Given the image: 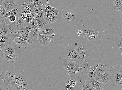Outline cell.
I'll list each match as a JSON object with an SVG mask.
<instances>
[{
    "label": "cell",
    "mask_w": 122,
    "mask_h": 90,
    "mask_svg": "<svg viewBox=\"0 0 122 90\" xmlns=\"http://www.w3.org/2000/svg\"><path fill=\"white\" fill-rule=\"evenodd\" d=\"M63 66L68 74V80L74 79L77 83L79 76L86 72L88 63L86 60L82 59L77 62H72L64 58L63 62Z\"/></svg>",
    "instance_id": "1"
},
{
    "label": "cell",
    "mask_w": 122,
    "mask_h": 90,
    "mask_svg": "<svg viewBox=\"0 0 122 90\" xmlns=\"http://www.w3.org/2000/svg\"><path fill=\"white\" fill-rule=\"evenodd\" d=\"M0 76L8 87L12 86L15 90H27V81L21 74L8 70L3 72Z\"/></svg>",
    "instance_id": "2"
},
{
    "label": "cell",
    "mask_w": 122,
    "mask_h": 90,
    "mask_svg": "<svg viewBox=\"0 0 122 90\" xmlns=\"http://www.w3.org/2000/svg\"><path fill=\"white\" fill-rule=\"evenodd\" d=\"M111 74L110 79L112 83L117 84L122 78V67L119 65L112 66L109 70Z\"/></svg>",
    "instance_id": "3"
},
{
    "label": "cell",
    "mask_w": 122,
    "mask_h": 90,
    "mask_svg": "<svg viewBox=\"0 0 122 90\" xmlns=\"http://www.w3.org/2000/svg\"><path fill=\"white\" fill-rule=\"evenodd\" d=\"M29 45L26 41L19 38H14L11 44L17 52H22L26 51Z\"/></svg>",
    "instance_id": "4"
},
{
    "label": "cell",
    "mask_w": 122,
    "mask_h": 90,
    "mask_svg": "<svg viewBox=\"0 0 122 90\" xmlns=\"http://www.w3.org/2000/svg\"><path fill=\"white\" fill-rule=\"evenodd\" d=\"M73 48L77 52L82 59L86 60L89 56L88 48L83 42L76 43Z\"/></svg>",
    "instance_id": "5"
},
{
    "label": "cell",
    "mask_w": 122,
    "mask_h": 90,
    "mask_svg": "<svg viewBox=\"0 0 122 90\" xmlns=\"http://www.w3.org/2000/svg\"><path fill=\"white\" fill-rule=\"evenodd\" d=\"M65 57L66 59L70 62H77L82 59L78 53L72 48H69L65 53Z\"/></svg>",
    "instance_id": "6"
},
{
    "label": "cell",
    "mask_w": 122,
    "mask_h": 90,
    "mask_svg": "<svg viewBox=\"0 0 122 90\" xmlns=\"http://www.w3.org/2000/svg\"><path fill=\"white\" fill-rule=\"evenodd\" d=\"M22 30L27 34L34 36L37 35L41 29H38L35 25L30 22H25Z\"/></svg>",
    "instance_id": "7"
},
{
    "label": "cell",
    "mask_w": 122,
    "mask_h": 90,
    "mask_svg": "<svg viewBox=\"0 0 122 90\" xmlns=\"http://www.w3.org/2000/svg\"><path fill=\"white\" fill-rule=\"evenodd\" d=\"M13 34L14 38H19L23 39L29 45L32 44L34 38L33 36L27 34L22 30L18 31L15 30Z\"/></svg>",
    "instance_id": "8"
},
{
    "label": "cell",
    "mask_w": 122,
    "mask_h": 90,
    "mask_svg": "<svg viewBox=\"0 0 122 90\" xmlns=\"http://www.w3.org/2000/svg\"><path fill=\"white\" fill-rule=\"evenodd\" d=\"M7 19H5L3 23L0 27V33L3 35L8 34L14 33L15 30L12 22L9 24L6 23Z\"/></svg>",
    "instance_id": "9"
},
{
    "label": "cell",
    "mask_w": 122,
    "mask_h": 90,
    "mask_svg": "<svg viewBox=\"0 0 122 90\" xmlns=\"http://www.w3.org/2000/svg\"><path fill=\"white\" fill-rule=\"evenodd\" d=\"M76 14L72 10L69 9L65 11L63 14V21L67 23H70L75 20Z\"/></svg>",
    "instance_id": "10"
},
{
    "label": "cell",
    "mask_w": 122,
    "mask_h": 90,
    "mask_svg": "<svg viewBox=\"0 0 122 90\" xmlns=\"http://www.w3.org/2000/svg\"><path fill=\"white\" fill-rule=\"evenodd\" d=\"M21 12H19L15 16L16 19L15 22H12L15 30H21L22 29L25 23V20L23 19L21 16Z\"/></svg>",
    "instance_id": "11"
},
{
    "label": "cell",
    "mask_w": 122,
    "mask_h": 90,
    "mask_svg": "<svg viewBox=\"0 0 122 90\" xmlns=\"http://www.w3.org/2000/svg\"><path fill=\"white\" fill-rule=\"evenodd\" d=\"M0 5L5 8L7 13L16 8V5L14 0H1Z\"/></svg>",
    "instance_id": "12"
},
{
    "label": "cell",
    "mask_w": 122,
    "mask_h": 90,
    "mask_svg": "<svg viewBox=\"0 0 122 90\" xmlns=\"http://www.w3.org/2000/svg\"><path fill=\"white\" fill-rule=\"evenodd\" d=\"M54 36L51 35L39 34L37 37L39 43L42 46H47L53 39Z\"/></svg>",
    "instance_id": "13"
},
{
    "label": "cell",
    "mask_w": 122,
    "mask_h": 90,
    "mask_svg": "<svg viewBox=\"0 0 122 90\" xmlns=\"http://www.w3.org/2000/svg\"><path fill=\"white\" fill-rule=\"evenodd\" d=\"M99 66H103L106 69H107V66L106 65L99 63L92 64L90 65H88L86 72L88 76L90 78L93 77V72L96 70V67Z\"/></svg>",
    "instance_id": "14"
},
{
    "label": "cell",
    "mask_w": 122,
    "mask_h": 90,
    "mask_svg": "<svg viewBox=\"0 0 122 90\" xmlns=\"http://www.w3.org/2000/svg\"><path fill=\"white\" fill-rule=\"evenodd\" d=\"M21 10V12H25L28 14H34L31 5L30 0H25L23 2Z\"/></svg>",
    "instance_id": "15"
},
{
    "label": "cell",
    "mask_w": 122,
    "mask_h": 90,
    "mask_svg": "<svg viewBox=\"0 0 122 90\" xmlns=\"http://www.w3.org/2000/svg\"><path fill=\"white\" fill-rule=\"evenodd\" d=\"M48 5V6H47L43 4V6L46 7V8L45 9L42 8V10L46 13L47 15L56 16L59 14V11L57 9L50 6L49 5Z\"/></svg>",
    "instance_id": "16"
},
{
    "label": "cell",
    "mask_w": 122,
    "mask_h": 90,
    "mask_svg": "<svg viewBox=\"0 0 122 90\" xmlns=\"http://www.w3.org/2000/svg\"><path fill=\"white\" fill-rule=\"evenodd\" d=\"M89 82L90 85L96 90H103L106 86V84L102 83L96 81L93 77L90 78Z\"/></svg>",
    "instance_id": "17"
},
{
    "label": "cell",
    "mask_w": 122,
    "mask_h": 90,
    "mask_svg": "<svg viewBox=\"0 0 122 90\" xmlns=\"http://www.w3.org/2000/svg\"><path fill=\"white\" fill-rule=\"evenodd\" d=\"M55 30L53 28L47 25L41 29L39 33V34L46 35L55 36Z\"/></svg>",
    "instance_id": "18"
},
{
    "label": "cell",
    "mask_w": 122,
    "mask_h": 90,
    "mask_svg": "<svg viewBox=\"0 0 122 90\" xmlns=\"http://www.w3.org/2000/svg\"><path fill=\"white\" fill-rule=\"evenodd\" d=\"M106 70V69L103 66H98L93 73L92 77L97 81Z\"/></svg>",
    "instance_id": "19"
},
{
    "label": "cell",
    "mask_w": 122,
    "mask_h": 90,
    "mask_svg": "<svg viewBox=\"0 0 122 90\" xmlns=\"http://www.w3.org/2000/svg\"><path fill=\"white\" fill-rule=\"evenodd\" d=\"M43 0H30V3L32 10L34 13L35 10L38 8L43 7Z\"/></svg>",
    "instance_id": "20"
},
{
    "label": "cell",
    "mask_w": 122,
    "mask_h": 90,
    "mask_svg": "<svg viewBox=\"0 0 122 90\" xmlns=\"http://www.w3.org/2000/svg\"><path fill=\"white\" fill-rule=\"evenodd\" d=\"M14 38L13 33L8 34L4 35L1 42L5 43L6 46L12 44Z\"/></svg>",
    "instance_id": "21"
},
{
    "label": "cell",
    "mask_w": 122,
    "mask_h": 90,
    "mask_svg": "<svg viewBox=\"0 0 122 90\" xmlns=\"http://www.w3.org/2000/svg\"><path fill=\"white\" fill-rule=\"evenodd\" d=\"M46 22L44 18H35L34 23L35 26L39 29H41L46 24Z\"/></svg>",
    "instance_id": "22"
},
{
    "label": "cell",
    "mask_w": 122,
    "mask_h": 90,
    "mask_svg": "<svg viewBox=\"0 0 122 90\" xmlns=\"http://www.w3.org/2000/svg\"><path fill=\"white\" fill-rule=\"evenodd\" d=\"M110 72L106 70L104 73L102 75L97 81L102 83L106 84L110 79Z\"/></svg>",
    "instance_id": "23"
},
{
    "label": "cell",
    "mask_w": 122,
    "mask_h": 90,
    "mask_svg": "<svg viewBox=\"0 0 122 90\" xmlns=\"http://www.w3.org/2000/svg\"><path fill=\"white\" fill-rule=\"evenodd\" d=\"M3 52V55L5 56L15 54V48L11 45L5 46Z\"/></svg>",
    "instance_id": "24"
},
{
    "label": "cell",
    "mask_w": 122,
    "mask_h": 90,
    "mask_svg": "<svg viewBox=\"0 0 122 90\" xmlns=\"http://www.w3.org/2000/svg\"><path fill=\"white\" fill-rule=\"evenodd\" d=\"M18 58L17 55L15 54L5 56V61L8 63L11 64L16 61Z\"/></svg>",
    "instance_id": "25"
},
{
    "label": "cell",
    "mask_w": 122,
    "mask_h": 90,
    "mask_svg": "<svg viewBox=\"0 0 122 90\" xmlns=\"http://www.w3.org/2000/svg\"><path fill=\"white\" fill-rule=\"evenodd\" d=\"M44 18L47 24H52L54 23L57 20L56 16L47 15L45 12Z\"/></svg>",
    "instance_id": "26"
},
{
    "label": "cell",
    "mask_w": 122,
    "mask_h": 90,
    "mask_svg": "<svg viewBox=\"0 0 122 90\" xmlns=\"http://www.w3.org/2000/svg\"><path fill=\"white\" fill-rule=\"evenodd\" d=\"M42 8H38L35 11L34 14L35 18H44L45 12L42 10Z\"/></svg>",
    "instance_id": "27"
},
{
    "label": "cell",
    "mask_w": 122,
    "mask_h": 90,
    "mask_svg": "<svg viewBox=\"0 0 122 90\" xmlns=\"http://www.w3.org/2000/svg\"><path fill=\"white\" fill-rule=\"evenodd\" d=\"M81 89L83 90H96L89 84V81H84L82 84Z\"/></svg>",
    "instance_id": "28"
},
{
    "label": "cell",
    "mask_w": 122,
    "mask_h": 90,
    "mask_svg": "<svg viewBox=\"0 0 122 90\" xmlns=\"http://www.w3.org/2000/svg\"><path fill=\"white\" fill-rule=\"evenodd\" d=\"M122 3V0H115L113 2V8L116 11L121 10L120 8V5Z\"/></svg>",
    "instance_id": "29"
},
{
    "label": "cell",
    "mask_w": 122,
    "mask_h": 90,
    "mask_svg": "<svg viewBox=\"0 0 122 90\" xmlns=\"http://www.w3.org/2000/svg\"><path fill=\"white\" fill-rule=\"evenodd\" d=\"M117 33L120 34V36L117 37V40H119L118 42V46L121 51V53L122 56V32L121 30H120L117 32Z\"/></svg>",
    "instance_id": "30"
},
{
    "label": "cell",
    "mask_w": 122,
    "mask_h": 90,
    "mask_svg": "<svg viewBox=\"0 0 122 90\" xmlns=\"http://www.w3.org/2000/svg\"><path fill=\"white\" fill-rule=\"evenodd\" d=\"M8 90V86L0 76V90Z\"/></svg>",
    "instance_id": "31"
},
{
    "label": "cell",
    "mask_w": 122,
    "mask_h": 90,
    "mask_svg": "<svg viewBox=\"0 0 122 90\" xmlns=\"http://www.w3.org/2000/svg\"><path fill=\"white\" fill-rule=\"evenodd\" d=\"M35 18L34 14L33 13L28 14V16L27 18L25 20V22H30L34 25H35L34 23V20Z\"/></svg>",
    "instance_id": "32"
},
{
    "label": "cell",
    "mask_w": 122,
    "mask_h": 90,
    "mask_svg": "<svg viewBox=\"0 0 122 90\" xmlns=\"http://www.w3.org/2000/svg\"><path fill=\"white\" fill-rule=\"evenodd\" d=\"M19 12V10L18 8H15L9 12L6 13V15L8 17L12 15H15Z\"/></svg>",
    "instance_id": "33"
},
{
    "label": "cell",
    "mask_w": 122,
    "mask_h": 90,
    "mask_svg": "<svg viewBox=\"0 0 122 90\" xmlns=\"http://www.w3.org/2000/svg\"><path fill=\"white\" fill-rule=\"evenodd\" d=\"M6 13L5 8L0 5V15L4 19L7 18L8 17L6 15Z\"/></svg>",
    "instance_id": "34"
},
{
    "label": "cell",
    "mask_w": 122,
    "mask_h": 90,
    "mask_svg": "<svg viewBox=\"0 0 122 90\" xmlns=\"http://www.w3.org/2000/svg\"><path fill=\"white\" fill-rule=\"evenodd\" d=\"M99 33L97 30H95L92 34L89 37H87V38L89 41L93 40L97 37Z\"/></svg>",
    "instance_id": "35"
},
{
    "label": "cell",
    "mask_w": 122,
    "mask_h": 90,
    "mask_svg": "<svg viewBox=\"0 0 122 90\" xmlns=\"http://www.w3.org/2000/svg\"><path fill=\"white\" fill-rule=\"evenodd\" d=\"M95 30L92 29H88L85 30L84 32L87 37L91 35L94 31Z\"/></svg>",
    "instance_id": "36"
},
{
    "label": "cell",
    "mask_w": 122,
    "mask_h": 90,
    "mask_svg": "<svg viewBox=\"0 0 122 90\" xmlns=\"http://www.w3.org/2000/svg\"><path fill=\"white\" fill-rule=\"evenodd\" d=\"M21 16L22 18L24 20H26L28 17V14L25 12H21Z\"/></svg>",
    "instance_id": "37"
},
{
    "label": "cell",
    "mask_w": 122,
    "mask_h": 90,
    "mask_svg": "<svg viewBox=\"0 0 122 90\" xmlns=\"http://www.w3.org/2000/svg\"><path fill=\"white\" fill-rule=\"evenodd\" d=\"M76 82L75 80L73 79H71L69 80H68L67 84L69 83L71 85L75 87Z\"/></svg>",
    "instance_id": "38"
},
{
    "label": "cell",
    "mask_w": 122,
    "mask_h": 90,
    "mask_svg": "<svg viewBox=\"0 0 122 90\" xmlns=\"http://www.w3.org/2000/svg\"><path fill=\"white\" fill-rule=\"evenodd\" d=\"M5 46H6V45L4 42H0V49L3 51Z\"/></svg>",
    "instance_id": "39"
},
{
    "label": "cell",
    "mask_w": 122,
    "mask_h": 90,
    "mask_svg": "<svg viewBox=\"0 0 122 90\" xmlns=\"http://www.w3.org/2000/svg\"><path fill=\"white\" fill-rule=\"evenodd\" d=\"M9 19L10 21L13 22H15L16 19V17L15 15H12L9 17Z\"/></svg>",
    "instance_id": "40"
},
{
    "label": "cell",
    "mask_w": 122,
    "mask_h": 90,
    "mask_svg": "<svg viewBox=\"0 0 122 90\" xmlns=\"http://www.w3.org/2000/svg\"><path fill=\"white\" fill-rule=\"evenodd\" d=\"M66 89L69 90H75V87L71 85L69 83L67 84L66 86Z\"/></svg>",
    "instance_id": "41"
},
{
    "label": "cell",
    "mask_w": 122,
    "mask_h": 90,
    "mask_svg": "<svg viewBox=\"0 0 122 90\" xmlns=\"http://www.w3.org/2000/svg\"><path fill=\"white\" fill-rule=\"evenodd\" d=\"M118 86V88L121 90H122V79H121V80L119 81V82L117 84Z\"/></svg>",
    "instance_id": "42"
},
{
    "label": "cell",
    "mask_w": 122,
    "mask_h": 90,
    "mask_svg": "<svg viewBox=\"0 0 122 90\" xmlns=\"http://www.w3.org/2000/svg\"><path fill=\"white\" fill-rule=\"evenodd\" d=\"M85 35V33L83 31H82V33L81 35L80 36V37L82 38H84Z\"/></svg>",
    "instance_id": "43"
},
{
    "label": "cell",
    "mask_w": 122,
    "mask_h": 90,
    "mask_svg": "<svg viewBox=\"0 0 122 90\" xmlns=\"http://www.w3.org/2000/svg\"><path fill=\"white\" fill-rule=\"evenodd\" d=\"M82 33V31L81 30H79L78 31L77 33L78 35V36H80L81 35Z\"/></svg>",
    "instance_id": "44"
},
{
    "label": "cell",
    "mask_w": 122,
    "mask_h": 90,
    "mask_svg": "<svg viewBox=\"0 0 122 90\" xmlns=\"http://www.w3.org/2000/svg\"><path fill=\"white\" fill-rule=\"evenodd\" d=\"M5 19H3L2 20H0V27L2 24L3 23Z\"/></svg>",
    "instance_id": "45"
},
{
    "label": "cell",
    "mask_w": 122,
    "mask_h": 90,
    "mask_svg": "<svg viewBox=\"0 0 122 90\" xmlns=\"http://www.w3.org/2000/svg\"><path fill=\"white\" fill-rule=\"evenodd\" d=\"M3 55V52L1 49H0V57H1Z\"/></svg>",
    "instance_id": "46"
},
{
    "label": "cell",
    "mask_w": 122,
    "mask_h": 90,
    "mask_svg": "<svg viewBox=\"0 0 122 90\" xmlns=\"http://www.w3.org/2000/svg\"><path fill=\"white\" fill-rule=\"evenodd\" d=\"M4 18H3L0 15V20H2V19H4Z\"/></svg>",
    "instance_id": "47"
},
{
    "label": "cell",
    "mask_w": 122,
    "mask_h": 90,
    "mask_svg": "<svg viewBox=\"0 0 122 90\" xmlns=\"http://www.w3.org/2000/svg\"><path fill=\"white\" fill-rule=\"evenodd\" d=\"M122 13H121V19H122Z\"/></svg>",
    "instance_id": "48"
}]
</instances>
